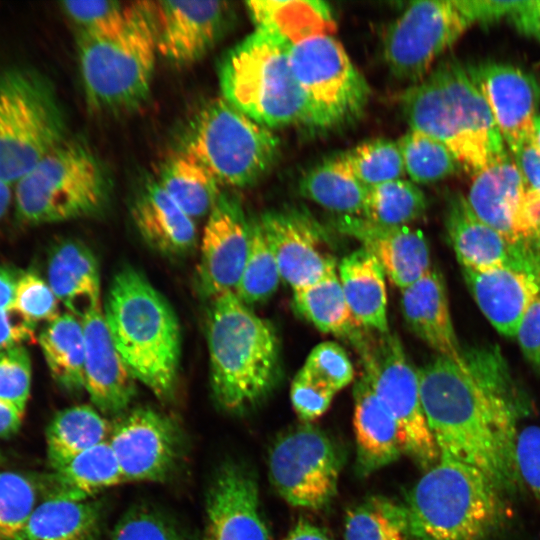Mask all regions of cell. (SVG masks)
<instances>
[{"instance_id":"6da1fadb","label":"cell","mask_w":540,"mask_h":540,"mask_svg":"<svg viewBox=\"0 0 540 540\" xmlns=\"http://www.w3.org/2000/svg\"><path fill=\"white\" fill-rule=\"evenodd\" d=\"M423 411L440 459L469 465L503 493L521 487L517 423L528 401L499 348L463 349V363L437 355L418 369Z\"/></svg>"},{"instance_id":"7a4b0ae2","label":"cell","mask_w":540,"mask_h":540,"mask_svg":"<svg viewBox=\"0 0 540 540\" xmlns=\"http://www.w3.org/2000/svg\"><path fill=\"white\" fill-rule=\"evenodd\" d=\"M401 107L410 129L441 142L470 174L508 156L487 102L459 61L441 62L409 87Z\"/></svg>"},{"instance_id":"3957f363","label":"cell","mask_w":540,"mask_h":540,"mask_svg":"<svg viewBox=\"0 0 540 540\" xmlns=\"http://www.w3.org/2000/svg\"><path fill=\"white\" fill-rule=\"evenodd\" d=\"M103 313L115 347L135 379L161 401L172 399L181 335L168 300L141 272L125 266L112 279Z\"/></svg>"},{"instance_id":"277c9868","label":"cell","mask_w":540,"mask_h":540,"mask_svg":"<svg viewBox=\"0 0 540 540\" xmlns=\"http://www.w3.org/2000/svg\"><path fill=\"white\" fill-rule=\"evenodd\" d=\"M206 339L212 393L221 408L244 411L275 387L280 372L275 329L234 292L210 301Z\"/></svg>"},{"instance_id":"5b68a950","label":"cell","mask_w":540,"mask_h":540,"mask_svg":"<svg viewBox=\"0 0 540 540\" xmlns=\"http://www.w3.org/2000/svg\"><path fill=\"white\" fill-rule=\"evenodd\" d=\"M411 540H490L507 518L503 492L477 469L440 459L407 496Z\"/></svg>"},{"instance_id":"8992f818","label":"cell","mask_w":540,"mask_h":540,"mask_svg":"<svg viewBox=\"0 0 540 540\" xmlns=\"http://www.w3.org/2000/svg\"><path fill=\"white\" fill-rule=\"evenodd\" d=\"M77 47L91 111L120 114L147 101L158 53L151 2H136L125 23L113 31L78 34Z\"/></svg>"},{"instance_id":"52a82bcc","label":"cell","mask_w":540,"mask_h":540,"mask_svg":"<svg viewBox=\"0 0 540 540\" xmlns=\"http://www.w3.org/2000/svg\"><path fill=\"white\" fill-rule=\"evenodd\" d=\"M291 43L255 29L223 58L221 97L269 129L306 124V104L290 62Z\"/></svg>"},{"instance_id":"ba28073f","label":"cell","mask_w":540,"mask_h":540,"mask_svg":"<svg viewBox=\"0 0 540 540\" xmlns=\"http://www.w3.org/2000/svg\"><path fill=\"white\" fill-rule=\"evenodd\" d=\"M110 182L96 155L65 140L13 185L15 217L25 225L92 216L106 205Z\"/></svg>"},{"instance_id":"9c48e42d","label":"cell","mask_w":540,"mask_h":540,"mask_svg":"<svg viewBox=\"0 0 540 540\" xmlns=\"http://www.w3.org/2000/svg\"><path fill=\"white\" fill-rule=\"evenodd\" d=\"M180 151L205 166L221 187L245 188L274 167L280 142L271 129L219 97L204 104L189 121Z\"/></svg>"},{"instance_id":"30bf717a","label":"cell","mask_w":540,"mask_h":540,"mask_svg":"<svg viewBox=\"0 0 540 540\" xmlns=\"http://www.w3.org/2000/svg\"><path fill=\"white\" fill-rule=\"evenodd\" d=\"M51 82L28 67L0 71V179L14 185L66 138Z\"/></svg>"},{"instance_id":"8fae6325","label":"cell","mask_w":540,"mask_h":540,"mask_svg":"<svg viewBox=\"0 0 540 540\" xmlns=\"http://www.w3.org/2000/svg\"><path fill=\"white\" fill-rule=\"evenodd\" d=\"M290 62L305 99L306 126L338 128L362 115L370 87L332 35H315L291 44Z\"/></svg>"},{"instance_id":"7c38bea8","label":"cell","mask_w":540,"mask_h":540,"mask_svg":"<svg viewBox=\"0 0 540 540\" xmlns=\"http://www.w3.org/2000/svg\"><path fill=\"white\" fill-rule=\"evenodd\" d=\"M368 384L392 414L400 430L404 453L423 470L440 460L420 396L418 370L409 361L396 334H380L355 344Z\"/></svg>"},{"instance_id":"4fadbf2b","label":"cell","mask_w":540,"mask_h":540,"mask_svg":"<svg viewBox=\"0 0 540 540\" xmlns=\"http://www.w3.org/2000/svg\"><path fill=\"white\" fill-rule=\"evenodd\" d=\"M342 455L321 429L305 423L281 434L270 448L269 477L290 505L318 510L337 492Z\"/></svg>"},{"instance_id":"5bb4252c","label":"cell","mask_w":540,"mask_h":540,"mask_svg":"<svg viewBox=\"0 0 540 540\" xmlns=\"http://www.w3.org/2000/svg\"><path fill=\"white\" fill-rule=\"evenodd\" d=\"M471 25L457 0L413 1L386 31V64L395 77L418 83Z\"/></svg>"},{"instance_id":"9a60e30c","label":"cell","mask_w":540,"mask_h":540,"mask_svg":"<svg viewBox=\"0 0 540 540\" xmlns=\"http://www.w3.org/2000/svg\"><path fill=\"white\" fill-rule=\"evenodd\" d=\"M466 199L499 234L540 253V193L509 155L474 175Z\"/></svg>"},{"instance_id":"2e32d148","label":"cell","mask_w":540,"mask_h":540,"mask_svg":"<svg viewBox=\"0 0 540 540\" xmlns=\"http://www.w3.org/2000/svg\"><path fill=\"white\" fill-rule=\"evenodd\" d=\"M108 442L125 481H164L177 468L183 452L177 422L149 407L121 415L112 424Z\"/></svg>"},{"instance_id":"e0dca14e","label":"cell","mask_w":540,"mask_h":540,"mask_svg":"<svg viewBox=\"0 0 540 540\" xmlns=\"http://www.w3.org/2000/svg\"><path fill=\"white\" fill-rule=\"evenodd\" d=\"M256 219L276 258L281 280L293 291L337 269L326 231L307 211L284 208Z\"/></svg>"},{"instance_id":"ac0fdd59","label":"cell","mask_w":540,"mask_h":540,"mask_svg":"<svg viewBox=\"0 0 540 540\" xmlns=\"http://www.w3.org/2000/svg\"><path fill=\"white\" fill-rule=\"evenodd\" d=\"M250 241L247 221L239 200L222 193L207 216L197 267V286L208 300L235 292L241 278Z\"/></svg>"},{"instance_id":"d6986e66","label":"cell","mask_w":540,"mask_h":540,"mask_svg":"<svg viewBox=\"0 0 540 540\" xmlns=\"http://www.w3.org/2000/svg\"><path fill=\"white\" fill-rule=\"evenodd\" d=\"M158 53L176 65L203 58L219 41L228 25L225 1L151 2Z\"/></svg>"},{"instance_id":"ffe728a7","label":"cell","mask_w":540,"mask_h":540,"mask_svg":"<svg viewBox=\"0 0 540 540\" xmlns=\"http://www.w3.org/2000/svg\"><path fill=\"white\" fill-rule=\"evenodd\" d=\"M466 67L512 154L532 144L534 119L540 102V86L536 79L506 63L484 62Z\"/></svg>"},{"instance_id":"44dd1931","label":"cell","mask_w":540,"mask_h":540,"mask_svg":"<svg viewBox=\"0 0 540 540\" xmlns=\"http://www.w3.org/2000/svg\"><path fill=\"white\" fill-rule=\"evenodd\" d=\"M445 229L461 267L504 268L540 278V253L511 242L484 223L461 193L448 199Z\"/></svg>"},{"instance_id":"7402d4cb","label":"cell","mask_w":540,"mask_h":540,"mask_svg":"<svg viewBox=\"0 0 540 540\" xmlns=\"http://www.w3.org/2000/svg\"><path fill=\"white\" fill-rule=\"evenodd\" d=\"M259 504L252 473L236 463L223 464L208 489L203 540H270Z\"/></svg>"},{"instance_id":"603a6c76","label":"cell","mask_w":540,"mask_h":540,"mask_svg":"<svg viewBox=\"0 0 540 540\" xmlns=\"http://www.w3.org/2000/svg\"><path fill=\"white\" fill-rule=\"evenodd\" d=\"M334 226L370 252L385 275L400 289L411 285L432 268L429 245L420 229L410 225L384 226L350 215H338Z\"/></svg>"},{"instance_id":"cb8c5ba5","label":"cell","mask_w":540,"mask_h":540,"mask_svg":"<svg viewBox=\"0 0 540 540\" xmlns=\"http://www.w3.org/2000/svg\"><path fill=\"white\" fill-rule=\"evenodd\" d=\"M81 320L85 336L84 389L99 412L121 414L136 395L137 380L115 347L102 307Z\"/></svg>"},{"instance_id":"d4e9b609","label":"cell","mask_w":540,"mask_h":540,"mask_svg":"<svg viewBox=\"0 0 540 540\" xmlns=\"http://www.w3.org/2000/svg\"><path fill=\"white\" fill-rule=\"evenodd\" d=\"M462 275L481 312L503 336L513 338L519 324L540 293V278L504 268L461 267Z\"/></svg>"},{"instance_id":"484cf974","label":"cell","mask_w":540,"mask_h":540,"mask_svg":"<svg viewBox=\"0 0 540 540\" xmlns=\"http://www.w3.org/2000/svg\"><path fill=\"white\" fill-rule=\"evenodd\" d=\"M401 307L407 325L421 340L439 356L463 363L444 280L436 268L401 289Z\"/></svg>"},{"instance_id":"4316f807","label":"cell","mask_w":540,"mask_h":540,"mask_svg":"<svg viewBox=\"0 0 540 540\" xmlns=\"http://www.w3.org/2000/svg\"><path fill=\"white\" fill-rule=\"evenodd\" d=\"M131 216L143 240L162 255L185 256L195 248V220L163 190L156 178L146 181L136 194Z\"/></svg>"},{"instance_id":"83f0119b","label":"cell","mask_w":540,"mask_h":540,"mask_svg":"<svg viewBox=\"0 0 540 540\" xmlns=\"http://www.w3.org/2000/svg\"><path fill=\"white\" fill-rule=\"evenodd\" d=\"M353 425L356 467L361 476L391 464L404 453L397 422L363 375L354 386Z\"/></svg>"},{"instance_id":"f1b7e54d","label":"cell","mask_w":540,"mask_h":540,"mask_svg":"<svg viewBox=\"0 0 540 540\" xmlns=\"http://www.w3.org/2000/svg\"><path fill=\"white\" fill-rule=\"evenodd\" d=\"M47 282L58 301L79 319L101 308V282L97 259L84 243L58 242L47 263Z\"/></svg>"},{"instance_id":"f546056e","label":"cell","mask_w":540,"mask_h":540,"mask_svg":"<svg viewBox=\"0 0 540 540\" xmlns=\"http://www.w3.org/2000/svg\"><path fill=\"white\" fill-rule=\"evenodd\" d=\"M39 480L43 499L70 501L90 500L102 490L125 481L108 441L76 455Z\"/></svg>"},{"instance_id":"4dcf8cb0","label":"cell","mask_w":540,"mask_h":540,"mask_svg":"<svg viewBox=\"0 0 540 540\" xmlns=\"http://www.w3.org/2000/svg\"><path fill=\"white\" fill-rule=\"evenodd\" d=\"M338 276L348 307L364 328L389 332L385 273L367 250H355L341 259Z\"/></svg>"},{"instance_id":"1f68e13d","label":"cell","mask_w":540,"mask_h":540,"mask_svg":"<svg viewBox=\"0 0 540 540\" xmlns=\"http://www.w3.org/2000/svg\"><path fill=\"white\" fill-rule=\"evenodd\" d=\"M247 9L256 29L270 31L294 44L335 29L332 11L319 0L248 1Z\"/></svg>"},{"instance_id":"d6a6232c","label":"cell","mask_w":540,"mask_h":540,"mask_svg":"<svg viewBox=\"0 0 540 540\" xmlns=\"http://www.w3.org/2000/svg\"><path fill=\"white\" fill-rule=\"evenodd\" d=\"M300 193L338 215L362 216L368 187L353 173L344 153L331 156L303 175Z\"/></svg>"},{"instance_id":"836d02e7","label":"cell","mask_w":540,"mask_h":540,"mask_svg":"<svg viewBox=\"0 0 540 540\" xmlns=\"http://www.w3.org/2000/svg\"><path fill=\"white\" fill-rule=\"evenodd\" d=\"M37 341L55 383L69 393L84 389L85 336L82 320L67 312L46 324Z\"/></svg>"},{"instance_id":"e575fe53","label":"cell","mask_w":540,"mask_h":540,"mask_svg":"<svg viewBox=\"0 0 540 540\" xmlns=\"http://www.w3.org/2000/svg\"><path fill=\"white\" fill-rule=\"evenodd\" d=\"M101 522L98 502L42 499L28 521L24 540H97Z\"/></svg>"},{"instance_id":"d590c367","label":"cell","mask_w":540,"mask_h":540,"mask_svg":"<svg viewBox=\"0 0 540 540\" xmlns=\"http://www.w3.org/2000/svg\"><path fill=\"white\" fill-rule=\"evenodd\" d=\"M112 425L89 405H75L54 415L46 429V451L52 470L76 455L108 441Z\"/></svg>"},{"instance_id":"8d00e7d4","label":"cell","mask_w":540,"mask_h":540,"mask_svg":"<svg viewBox=\"0 0 540 540\" xmlns=\"http://www.w3.org/2000/svg\"><path fill=\"white\" fill-rule=\"evenodd\" d=\"M293 305L301 317L323 333L349 339L354 345L363 338L361 326L346 302L337 269L294 290Z\"/></svg>"},{"instance_id":"74e56055","label":"cell","mask_w":540,"mask_h":540,"mask_svg":"<svg viewBox=\"0 0 540 540\" xmlns=\"http://www.w3.org/2000/svg\"><path fill=\"white\" fill-rule=\"evenodd\" d=\"M156 180L194 220L208 216L222 194L221 185L214 175L180 150L163 162Z\"/></svg>"},{"instance_id":"f35d334b","label":"cell","mask_w":540,"mask_h":540,"mask_svg":"<svg viewBox=\"0 0 540 540\" xmlns=\"http://www.w3.org/2000/svg\"><path fill=\"white\" fill-rule=\"evenodd\" d=\"M344 540H411L406 505L372 495L349 508Z\"/></svg>"},{"instance_id":"ab89813d","label":"cell","mask_w":540,"mask_h":540,"mask_svg":"<svg viewBox=\"0 0 540 540\" xmlns=\"http://www.w3.org/2000/svg\"><path fill=\"white\" fill-rule=\"evenodd\" d=\"M427 198L411 180L397 179L368 188L361 217L384 226H406L421 218Z\"/></svg>"},{"instance_id":"60d3db41","label":"cell","mask_w":540,"mask_h":540,"mask_svg":"<svg viewBox=\"0 0 540 540\" xmlns=\"http://www.w3.org/2000/svg\"><path fill=\"white\" fill-rule=\"evenodd\" d=\"M40 496L38 476L0 471V540H24Z\"/></svg>"},{"instance_id":"b9f144b4","label":"cell","mask_w":540,"mask_h":540,"mask_svg":"<svg viewBox=\"0 0 540 540\" xmlns=\"http://www.w3.org/2000/svg\"><path fill=\"white\" fill-rule=\"evenodd\" d=\"M280 281L276 258L257 219H254L250 221V241L244 269L234 293L250 307L270 298Z\"/></svg>"},{"instance_id":"7bdbcfd3","label":"cell","mask_w":540,"mask_h":540,"mask_svg":"<svg viewBox=\"0 0 540 540\" xmlns=\"http://www.w3.org/2000/svg\"><path fill=\"white\" fill-rule=\"evenodd\" d=\"M405 174L415 184L435 183L460 167L452 152L438 140L410 129L398 141Z\"/></svg>"},{"instance_id":"ee69618b","label":"cell","mask_w":540,"mask_h":540,"mask_svg":"<svg viewBox=\"0 0 540 540\" xmlns=\"http://www.w3.org/2000/svg\"><path fill=\"white\" fill-rule=\"evenodd\" d=\"M344 155L355 176L368 188L402 179L405 174L400 146L391 139L363 142Z\"/></svg>"},{"instance_id":"f6af8a7d","label":"cell","mask_w":540,"mask_h":540,"mask_svg":"<svg viewBox=\"0 0 540 540\" xmlns=\"http://www.w3.org/2000/svg\"><path fill=\"white\" fill-rule=\"evenodd\" d=\"M58 299L47 280L37 272L22 271L15 288L11 310L24 321L37 327L48 324L59 315Z\"/></svg>"},{"instance_id":"bcb514c9","label":"cell","mask_w":540,"mask_h":540,"mask_svg":"<svg viewBox=\"0 0 540 540\" xmlns=\"http://www.w3.org/2000/svg\"><path fill=\"white\" fill-rule=\"evenodd\" d=\"M136 2L112 0L64 1L61 8L77 27L78 34H100L122 26L132 13Z\"/></svg>"},{"instance_id":"7dc6e473","label":"cell","mask_w":540,"mask_h":540,"mask_svg":"<svg viewBox=\"0 0 540 540\" xmlns=\"http://www.w3.org/2000/svg\"><path fill=\"white\" fill-rule=\"evenodd\" d=\"M301 370L336 393L354 378V368L345 349L332 341L316 345Z\"/></svg>"},{"instance_id":"c3c4849f","label":"cell","mask_w":540,"mask_h":540,"mask_svg":"<svg viewBox=\"0 0 540 540\" xmlns=\"http://www.w3.org/2000/svg\"><path fill=\"white\" fill-rule=\"evenodd\" d=\"M111 540H186L164 515L145 506L127 511L116 524Z\"/></svg>"},{"instance_id":"681fc988","label":"cell","mask_w":540,"mask_h":540,"mask_svg":"<svg viewBox=\"0 0 540 540\" xmlns=\"http://www.w3.org/2000/svg\"><path fill=\"white\" fill-rule=\"evenodd\" d=\"M32 366L25 345L0 352V400L26 410L30 396Z\"/></svg>"},{"instance_id":"f907efd6","label":"cell","mask_w":540,"mask_h":540,"mask_svg":"<svg viewBox=\"0 0 540 540\" xmlns=\"http://www.w3.org/2000/svg\"><path fill=\"white\" fill-rule=\"evenodd\" d=\"M336 392L304 373L301 369L294 377L290 397L294 411L301 421L309 423L323 415Z\"/></svg>"},{"instance_id":"816d5d0a","label":"cell","mask_w":540,"mask_h":540,"mask_svg":"<svg viewBox=\"0 0 540 540\" xmlns=\"http://www.w3.org/2000/svg\"><path fill=\"white\" fill-rule=\"evenodd\" d=\"M516 465L522 484L540 502V427L527 426L518 432Z\"/></svg>"},{"instance_id":"f5cc1de1","label":"cell","mask_w":540,"mask_h":540,"mask_svg":"<svg viewBox=\"0 0 540 540\" xmlns=\"http://www.w3.org/2000/svg\"><path fill=\"white\" fill-rule=\"evenodd\" d=\"M515 337L526 359L540 370V293L526 310Z\"/></svg>"},{"instance_id":"db71d44e","label":"cell","mask_w":540,"mask_h":540,"mask_svg":"<svg viewBox=\"0 0 540 540\" xmlns=\"http://www.w3.org/2000/svg\"><path fill=\"white\" fill-rule=\"evenodd\" d=\"M457 3L472 24L488 25L503 17H510L522 1L457 0Z\"/></svg>"},{"instance_id":"11a10c76","label":"cell","mask_w":540,"mask_h":540,"mask_svg":"<svg viewBox=\"0 0 540 540\" xmlns=\"http://www.w3.org/2000/svg\"><path fill=\"white\" fill-rule=\"evenodd\" d=\"M35 329L13 310L0 311V352L35 340Z\"/></svg>"},{"instance_id":"9f6ffc18","label":"cell","mask_w":540,"mask_h":540,"mask_svg":"<svg viewBox=\"0 0 540 540\" xmlns=\"http://www.w3.org/2000/svg\"><path fill=\"white\" fill-rule=\"evenodd\" d=\"M510 19L521 33L540 42V0L522 1Z\"/></svg>"},{"instance_id":"6f0895ef","label":"cell","mask_w":540,"mask_h":540,"mask_svg":"<svg viewBox=\"0 0 540 540\" xmlns=\"http://www.w3.org/2000/svg\"><path fill=\"white\" fill-rule=\"evenodd\" d=\"M513 156L527 183L540 193V151L533 144H527Z\"/></svg>"},{"instance_id":"680465c9","label":"cell","mask_w":540,"mask_h":540,"mask_svg":"<svg viewBox=\"0 0 540 540\" xmlns=\"http://www.w3.org/2000/svg\"><path fill=\"white\" fill-rule=\"evenodd\" d=\"M25 411L16 405L0 400V438H9L20 430Z\"/></svg>"},{"instance_id":"91938a15","label":"cell","mask_w":540,"mask_h":540,"mask_svg":"<svg viewBox=\"0 0 540 540\" xmlns=\"http://www.w3.org/2000/svg\"><path fill=\"white\" fill-rule=\"evenodd\" d=\"M21 272L12 265H0V311L11 309Z\"/></svg>"},{"instance_id":"94428289","label":"cell","mask_w":540,"mask_h":540,"mask_svg":"<svg viewBox=\"0 0 540 540\" xmlns=\"http://www.w3.org/2000/svg\"><path fill=\"white\" fill-rule=\"evenodd\" d=\"M284 540H333L323 529L306 521L299 520Z\"/></svg>"},{"instance_id":"6125c7cd","label":"cell","mask_w":540,"mask_h":540,"mask_svg":"<svg viewBox=\"0 0 540 540\" xmlns=\"http://www.w3.org/2000/svg\"><path fill=\"white\" fill-rule=\"evenodd\" d=\"M13 203V185L0 179V221L7 215Z\"/></svg>"},{"instance_id":"be15d7a7","label":"cell","mask_w":540,"mask_h":540,"mask_svg":"<svg viewBox=\"0 0 540 540\" xmlns=\"http://www.w3.org/2000/svg\"><path fill=\"white\" fill-rule=\"evenodd\" d=\"M532 144L540 151V114H537L534 119Z\"/></svg>"},{"instance_id":"e7e4bbea","label":"cell","mask_w":540,"mask_h":540,"mask_svg":"<svg viewBox=\"0 0 540 540\" xmlns=\"http://www.w3.org/2000/svg\"><path fill=\"white\" fill-rule=\"evenodd\" d=\"M5 462V456L3 455V453L0 451V465L3 464Z\"/></svg>"}]
</instances>
